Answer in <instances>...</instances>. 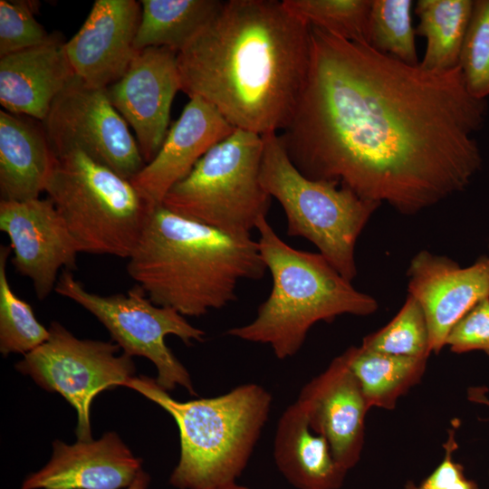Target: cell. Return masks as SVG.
Wrapping results in <instances>:
<instances>
[{"instance_id":"26","label":"cell","mask_w":489,"mask_h":489,"mask_svg":"<svg viewBox=\"0 0 489 489\" xmlns=\"http://www.w3.org/2000/svg\"><path fill=\"white\" fill-rule=\"evenodd\" d=\"M411 0H371L368 44L407 64L418 65Z\"/></svg>"},{"instance_id":"19","label":"cell","mask_w":489,"mask_h":489,"mask_svg":"<svg viewBox=\"0 0 489 489\" xmlns=\"http://www.w3.org/2000/svg\"><path fill=\"white\" fill-rule=\"evenodd\" d=\"M60 34L40 46L0 57V103L8 112L43 121L75 76Z\"/></svg>"},{"instance_id":"10","label":"cell","mask_w":489,"mask_h":489,"mask_svg":"<svg viewBox=\"0 0 489 489\" xmlns=\"http://www.w3.org/2000/svg\"><path fill=\"white\" fill-rule=\"evenodd\" d=\"M49 332L48 340L24 355L15 369L45 390L62 395L77 412L78 440L90 441L93 398L134 377L132 357L119 354L116 343L79 339L57 321L51 323Z\"/></svg>"},{"instance_id":"2","label":"cell","mask_w":489,"mask_h":489,"mask_svg":"<svg viewBox=\"0 0 489 489\" xmlns=\"http://www.w3.org/2000/svg\"><path fill=\"white\" fill-rule=\"evenodd\" d=\"M310 60V25L276 0L224 1L177 57L183 92L261 136L291 122Z\"/></svg>"},{"instance_id":"5","label":"cell","mask_w":489,"mask_h":489,"mask_svg":"<svg viewBox=\"0 0 489 489\" xmlns=\"http://www.w3.org/2000/svg\"><path fill=\"white\" fill-rule=\"evenodd\" d=\"M124 387L164 408L179 431L180 457L169 483L177 489H209L242 475L268 419L271 394L254 383L213 398L178 401L151 378L132 377Z\"/></svg>"},{"instance_id":"17","label":"cell","mask_w":489,"mask_h":489,"mask_svg":"<svg viewBox=\"0 0 489 489\" xmlns=\"http://www.w3.org/2000/svg\"><path fill=\"white\" fill-rule=\"evenodd\" d=\"M235 129L213 105L190 98L157 155L130 182L151 208L161 205L168 190Z\"/></svg>"},{"instance_id":"14","label":"cell","mask_w":489,"mask_h":489,"mask_svg":"<svg viewBox=\"0 0 489 489\" xmlns=\"http://www.w3.org/2000/svg\"><path fill=\"white\" fill-rule=\"evenodd\" d=\"M407 276L408 294L425 314L430 353L438 354L453 327L489 298V257L461 267L449 257L422 250L410 260Z\"/></svg>"},{"instance_id":"18","label":"cell","mask_w":489,"mask_h":489,"mask_svg":"<svg viewBox=\"0 0 489 489\" xmlns=\"http://www.w3.org/2000/svg\"><path fill=\"white\" fill-rule=\"evenodd\" d=\"M141 469V460L115 432L73 445L55 440L49 462L30 474L21 489H122Z\"/></svg>"},{"instance_id":"8","label":"cell","mask_w":489,"mask_h":489,"mask_svg":"<svg viewBox=\"0 0 489 489\" xmlns=\"http://www.w3.org/2000/svg\"><path fill=\"white\" fill-rule=\"evenodd\" d=\"M263 150L261 135L235 129L168 190L161 205L223 232L251 235L272 198L260 180Z\"/></svg>"},{"instance_id":"7","label":"cell","mask_w":489,"mask_h":489,"mask_svg":"<svg viewBox=\"0 0 489 489\" xmlns=\"http://www.w3.org/2000/svg\"><path fill=\"white\" fill-rule=\"evenodd\" d=\"M262 137L260 180L282 206L287 235L310 241L338 273L352 282L357 275L358 238L381 205L334 182L306 177L289 158L278 133Z\"/></svg>"},{"instance_id":"11","label":"cell","mask_w":489,"mask_h":489,"mask_svg":"<svg viewBox=\"0 0 489 489\" xmlns=\"http://www.w3.org/2000/svg\"><path fill=\"white\" fill-rule=\"evenodd\" d=\"M42 124L54 156L80 150L129 181L146 165L107 90L90 87L76 76L53 101Z\"/></svg>"},{"instance_id":"23","label":"cell","mask_w":489,"mask_h":489,"mask_svg":"<svg viewBox=\"0 0 489 489\" xmlns=\"http://www.w3.org/2000/svg\"><path fill=\"white\" fill-rule=\"evenodd\" d=\"M472 0H418L416 34L426 38L419 66L430 72H446L459 66L460 53L471 20Z\"/></svg>"},{"instance_id":"4","label":"cell","mask_w":489,"mask_h":489,"mask_svg":"<svg viewBox=\"0 0 489 489\" xmlns=\"http://www.w3.org/2000/svg\"><path fill=\"white\" fill-rule=\"evenodd\" d=\"M261 257L272 276V289L254 319L226 334L267 344L279 360L294 356L311 328L343 314L368 316L377 300L360 292L320 254L298 250L284 242L266 217L256 228Z\"/></svg>"},{"instance_id":"31","label":"cell","mask_w":489,"mask_h":489,"mask_svg":"<svg viewBox=\"0 0 489 489\" xmlns=\"http://www.w3.org/2000/svg\"><path fill=\"white\" fill-rule=\"evenodd\" d=\"M446 346L455 353L482 350L489 355V298L477 303L453 327Z\"/></svg>"},{"instance_id":"1","label":"cell","mask_w":489,"mask_h":489,"mask_svg":"<svg viewBox=\"0 0 489 489\" xmlns=\"http://www.w3.org/2000/svg\"><path fill=\"white\" fill-rule=\"evenodd\" d=\"M310 33L306 82L279 134L303 176L404 216L470 185L482 165L474 135L488 106L468 92L459 66L430 72L366 43Z\"/></svg>"},{"instance_id":"32","label":"cell","mask_w":489,"mask_h":489,"mask_svg":"<svg viewBox=\"0 0 489 489\" xmlns=\"http://www.w3.org/2000/svg\"><path fill=\"white\" fill-rule=\"evenodd\" d=\"M458 426V419H454L443 445L445 456L442 462L419 484L408 481L404 489H480L475 481L465 477L464 466L453 460L452 455L457 449L455 436Z\"/></svg>"},{"instance_id":"34","label":"cell","mask_w":489,"mask_h":489,"mask_svg":"<svg viewBox=\"0 0 489 489\" xmlns=\"http://www.w3.org/2000/svg\"><path fill=\"white\" fill-rule=\"evenodd\" d=\"M150 477L143 469L139 471L132 484L127 489H148Z\"/></svg>"},{"instance_id":"25","label":"cell","mask_w":489,"mask_h":489,"mask_svg":"<svg viewBox=\"0 0 489 489\" xmlns=\"http://www.w3.org/2000/svg\"><path fill=\"white\" fill-rule=\"evenodd\" d=\"M9 245L0 246V351L27 354L44 343L49 329L40 323L32 307L13 291L6 274Z\"/></svg>"},{"instance_id":"33","label":"cell","mask_w":489,"mask_h":489,"mask_svg":"<svg viewBox=\"0 0 489 489\" xmlns=\"http://www.w3.org/2000/svg\"><path fill=\"white\" fill-rule=\"evenodd\" d=\"M468 398L470 400L475 403H480L489 407V398L486 395L484 388H472L468 390Z\"/></svg>"},{"instance_id":"3","label":"cell","mask_w":489,"mask_h":489,"mask_svg":"<svg viewBox=\"0 0 489 489\" xmlns=\"http://www.w3.org/2000/svg\"><path fill=\"white\" fill-rule=\"evenodd\" d=\"M127 271L156 305L199 317L236 299L243 280H260L267 268L257 241L153 207L128 258Z\"/></svg>"},{"instance_id":"27","label":"cell","mask_w":489,"mask_h":489,"mask_svg":"<svg viewBox=\"0 0 489 489\" xmlns=\"http://www.w3.org/2000/svg\"><path fill=\"white\" fill-rule=\"evenodd\" d=\"M283 4L310 26L368 43L371 0H283Z\"/></svg>"},{"instance_id":"35","label":"cell","mask_w":489,"mask_h":489,"mask_svg":"<svg viewBox=\"0 0 489 489\" xmlns=\"http://www.w3.org/2000/svg\"><path fill=\"white\" fill-rule=\"evenodd\" d=\"M209 489H249V488L243 485H239L236 483H232V484H225V485H221L217 487H213Z\"/></svg>"},{"instance_id":"9","label":"cell","mask_w":489,"mask_h":489,"mask_svg":"<svg viewBox=\"0 0 489 489\" xmlns=\"http://www.w3.org/2000/svg\"><path fill=\"white\" fill-rule=\"evenodd\" d=\"M54 292L95 316L125 354L149 360L157 369L156 381L162 388L170 391L181 386L196 395L188 371L165 342L168 335H175L187 345L205 340L206 332L190 324L185 316L156 305L137 285L125 293L101 295L89 292L66 269L59 276Z\"/></svg>"},{"instance_id":"20","label":"cell","mask_w":489,"mask_h":489,"mask_svg":"<svg viewBox=\"0 0 489 489\" xmlns=\"http://www.w3.org/2000/svg\"><path fill=\"white\" fill-rule=\"evenodd\" d=\"M0 111V196L2 201L39 198L55 156L42 122Z\"/></svg>"},{"instance_id":"24","label":"cell","mask_w":489,"mask_h":489,"mask_svg":"<svg viewBox=\"0 0 489 489\" xmlns=\"http://www.w3.org/2000/svg\"><path fill=\"white\" fill-rule=\"evenodd\" d=\"M366 401L371 408L393 409L398 399L419 383L427 359L395 356L359 347L345 350Z\"/></svg>"},{"instance_id":"15","label":"cell","mask_w":489,"mask_h":489,"mask_svg":"<svg viewBox=\"0 0 489 489\" xmlns=\"http://www.w3.org/2000/svg\"><path fill=\"white\" fill-rule=\"evenodd\" d=\"M296 402L311 429L328 440L336 462L347 471L352 468L360 458L370 408L345 351L303 386Z\"/></svg>"},{"instance_id":"16","label":"cell","mask_w":489,"mask_h":489,"mask_svg":"<svg viewBox=\"0 0 489 489\" xmlns=\"http://www.w3.org/2000/svg\"><path fill=\"white\" fill-rule=\"evenodd\" d=\"M140 14V2L135 0H96L82 27L64 43L74 75L97 89L119 81L139 52L135 38Z\"/></svg>"},{"instance_id":"28","label":"cell","mask_w":489,"mask_h":489,"mask_svg":"<svg viewBox=\"0 0 489 489\" xmlns=\"http://www.w3.org/2000/svg\"><path fill=\"white\" fill-rule=\"evenodd\" d=\"M360 346L395 356L428 359L429 337L424 312L411 295L384 327L363 338Z\"/></svg>"},{"instance_id":"21","label":"cell","mask_w":489,"mask_h":489,"mask_svg":"<svg viewBox=\"0 0 489 489\" xmlns=\"http://www.w3.org/2000/svg\"><path fill=\"white\" fill-rule=\"evenodd\" d=\"M273 458L280 473L297 489H339L348 472L334 459L328 440L311 429L296 401L277 422Z\"/></svg>"},{"instance_id":"13","label":"cell","mask_w":489,"mask_h":489,"mask_svg":"<svg viewBox=\"0 0 489 489\" xmlns=\"http://www.w3.org/2000/svg\"><path fill=\"white\" fill-rule=\"evenodd\" d=\"M177 57L166 47L140 50L126 73L106 89L113 107L134 129L146 164L164 142L172 101L181 91Z\"/></svg>"},{"instance_id":"30","label":"cell","mask_w":489,"mask_h":489,"mask_svg":"<svg viewBox=\"0 0 489 489\" xmlns=\"http://www.w3.org/2000/svg\"><path fill=\"white\" fill-rule=\"evenodd\" d=\"M38 2L0 1V57L37 47L53 41L57 34H48L34 18Z\"/></svg>"},{"instance_id":"12","label":"cell","mask_w":489,"mask_h":489,"mask_svg":"<svg viewBox=\"0 0 489 489\" xmlns=\"http://www.w3.org/2000/svg\"><path fill=\"white\" fill-rule=\"evenodd\" d=\"M0 230L7 235L17 273L31 280L39 300L54 291L60 270L76 269L78 245L53 201H0Z\"/></svg>"},{"instance_id":"6","label":"cell","mask_w":489,"mask_h":489,"mask_svg":"<svg viewBox=\"0 0 489 489\" xmlns=\"http://www.w3.org/2000/svg\"><path fill=\"white\" fill-rule=\"evenodd\" d=\"M44 191L80 253L128 259L152 209L129 180L80 150L55 156Z\"/></svg>"},{"instance_id":"29","label":"cell","mask_w":489,"mask_h":489,"mask_svg":"<svg viewBox=\"0 0 489 489\" xmlns=\"http://www.w3.org/2000/svg\"><path fill=\"white\" fill-rule=\"evenodd\" d=\"M459 67L468 92L477 99L486 100L489 96V0L474 2Z\"/></svg>"},{"instance_id":"22","label":"cell","mask_w":489,"mask_h":489,"mask_svg":"<svg viewBox=\"0 0 489 489\" xmlns=\"http://www.w3.org/2000/svg\"><path fill=\"white\" fill-rule=\"evenodd\" d=\"M219 0H141L135 48L166 47L181 52L223 5Z\"/></svg>"}]
</instances>
